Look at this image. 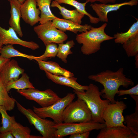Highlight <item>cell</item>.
Listing matches in <instances>:
<instances>
[{"mask_svg": "<svg viewBox=\"0 0 138 138\" xmlns=\"http://www.w3.org/2000/svg\"><path fill=\"white\" fill-rule=\"evenodd\" d=\"M19 65L17 61L12 59L9 61L0 72V76L4 85L19 79L20 75L24 72Z\"/></svg>", "mask_w": 138, "mask_h": 138, "instance_id": "obj_14", "label": "cell"}, {"mask_svg": "<svg viewBox=\"0 0 138 138\" xmlns=\"http://www.w3.org/2000/svg\"><path fill=\"white\" fill-rule=\"evenodd\" d=\"M10 131L0 133V138H14Z\"/></svg>", "mask_w": 138, "mask_h": 138, "instance_id": "obj_37", "label": "cell"}, {"mask_svg": "<svg viewBox=\"0 0 138 138\" xmlns=\"http://www.w3.org/2000/svg\"><path fill=\"white\" fill-rule=\"evenodd\" d=\"M138 34V20L135 22L126 32H117L113 35L115 43L122 44L131 38Z\"/></svg>", "mask_w": 138, "mask_h": 138, "instance_id": "obj_27", "label": "cell"}, {"mask_svg": "<svg viewBox=\"0 0 138 138\" xmlns=\"http://www.w3.org/2000/svg\"><path fill=\"white\" fill-rule=\"evenodd\" d=\"M51 6L58 8L60 11V14L64 19L70 20L78 24H81L82 19L85 15L76 9L73 10H68L61 6L54 0L52 1Z\"/></svg>", "mask_w": 138, "mask_h": 138, "instance_id": "obj_20", "label": "cell"}, {"mask_svg": "<svg viewBox=\"0 0 138 138\" xmlns=\"http://www.w3.org/2000/svg\"><path fill=\"white\" fill-rule=\"evenodd\" d=\"M36 0H26L21 5V17L27 24L33 26L39 21L40 11Z\"/></svg>", "mask_w": 138, "mask_h": 138, "instance_id": "obj_13", "label": "cell"}, {"mask_svg": "<svg viewBox=\"0 0 138 138\" xmlns=\"http://www.w3.org/2000/svg\"><path fill=\"white\" fill-rule=\"evenodd\" d=\"M3 43L2 41V39L0 37V51L3 47Z\"/></svg>", "mask_w": 138, "mask_h": 138, "instance_id": "obj_39", "label": "cell"}, {"mask_svg": "<svg viewBox=\"0 0 138 138\" xmlns=\"http://www.w3.org/2000/svg\"><path fill=\"white\" fill-rule=\"evenodd\" d=\"M0 37L3 45L17 44L33 50L39 48L38 44L34 42L25 41L20 39L16 31L10 27L6 29L0 26Z\"/></svg>", "mask_w": 138, "mask_h": 138, "instance_id": "obj_12", "label": "cell"}, {"mask_svg": "<svg viewBox=\"0 0 138 138\" xmlns=\"http://www.w3.org/2000/svg\"><path fill=\"white\" fill-rule=\"evenodd\" d=\"M45 72L47 77L56 84L71 87L81 93L84 92L88 88V86L82 85L78 83L76 81L77 78L74 76H56L47 72Z\"/></svg>", "mask_w": 138, "mask_h": 138, "instance_id": "obj_17", "label": "cell"}, {"mask_svg": "<svg viewBox=\"0 0 138 138\" xmlns=\"http://www.w3.org/2000/svg\"><path fill=\"white\" fill-rule=\"evenodd\" d=\"M107 25L105 23L98 27L91 26L89 30L77 34L76 40L78 43L82 44L80 51L83 54L90 55L95 53L100 49L102 43L114 39L105 32Z\"/></svg>", "mask_w": 138, "mask_h": 138, "instance_id": "obj_2", "label": "cell"}, {"mask_svg": "<svg viewBox=\"0 0 138 138\" xmlns=\"http://www.w3.org/2000/svg\"><path fill=\"white\" fill-rule=\"evenodd\" d=\"M10 60V59H6L0 55V72L5 65Z\"/></svg>", "mask_w": 138, "mask_h": 138, "instance_id": "obj_36", "label": "cell"}, {"mask_svg": "<svg viewBox=\"0 0 138 138\" xmlns=\"http://www.w3.org/2000/svg\"><path fill=\"white\" fill-rule=\"evenodd\" d=\"M62 120L65 123L90 122L92 121L91 113L85 102L78 98L65 108L63 113Z\"/></svg>", "mask_w": 138, "mask_h": 138, "instance_id": "obj_5", "label": "cell"}, {"mask_svg": "<svg viewBox=\"0 0 138 138\" xmlns=\"http://www.w3.org/2000/svg\"><path fill=\"white\" fill-rule=\"evenodd\" d=\"M123 72V68H119L116 72L108 70L90 75L88 78L103 85L104 88L101 90V96L113 103L116 102L115 96L120 86L127 88L130 85L132 86L134 85L133 81L126 77Z\"/></svg>", "mask_w": 138, "mask_h": 138, "instance_id": "obj_1", "label": "cell"}, {"mask_svg": "<svg viewBox=\"0 0 138 138\" xmlns=\"http://www.w3.org/2000/svg\"><path fill=\"white\" fill-rule=\"evenodd\" d=\"M52 24L57 28L64 32L70 31L75 33L86 31L90 29L91 25L87 24L82 25L72 21L57 17L52 20Z\"/></svg>", "mask_w": 138, "mask_h": 138, "instance_id": "obj_16", "label": "cell"}, {"mask_svg": "<svg viewBox=\"0 0 138 138\" xmlns=\"http://www.w3.org/2000/svg\"><path fill=\"white\" fill-rule=\"evenodd\" d=\"M0 55L6 59L16 57L27 58L30 60H35L36 56L24 53L15 49L12 45L7 44L3 46L0 51Z\"/></svg>", "mask_w": 138, "mask_h": 138, "instance_id": "obj_28", "label": "cell"}, {"mask_svg": "<svg viewBox=\"0 0 138 138\" xmlns=\"http://www.w3.org/2000/svg\"><path fill=\"white\" fill-rule=\"evenodd\" d=\"M90 131L70 135L69 138H88L89 137Z\"/></svg>", "mask_w": 138, "mask_h": 138, "instance_id": "obj_34", "label": "cell"}, {"mask_svg": "<svg viewBox=\"0 0 138 138\" xmlns=\"http://www.w3.org/2000/svg\"><path fill=\"white\" fill-rule=\"evenodd\" d=\"M75 94L68 93L53 104L49 106L40 108L33 107V110L40 118L52 119L56 124L63 122L62 115L67 106L72 101L75 97Z\"/></svg>", "mask_w": 138, "mask_h": 138, "instance_id": "obj_4", "label": "cell"}, {"mask_svg": "<svg viewBox=\"0 0 138 138\" xmlns=\"http://www.w3.org/2000/svg\"><path fill=\"white\" fill-rule=\"evenodd\" d=\"M16 103L18 110L26 117L31 125L34 126L43 138H55L56 129L53 126L56 124L53 121L40 118L33 110L26 108L16 100Z\"/></svg>", "mask_w": 138, "mask_h": 138, "instance_id": "obj_6", "label": "cell"}, {"mask_svg": "<svg viewBox=\"0 0 138 138\" xmlns=\"http://www.w3.org/2000/svg\"><path fill=\"white\" fill-rule=\"evenodd\" d=\"M97 138H138V135L134 133L127 126L106 127L101 129Z\"/></svg>", "mask_w": 138, "mask_h": 138, "instance_id": "obj_15", "label": "cell"}, {"mask_svg": "<svg viewBox=\"0 0 138 138\" xmlns=\"http://www.w3.org/2000/svg\"><path fill=\"white\" fill-rule=\"evenodd\" d=\"M117 94L118 96H120L124 95H138V84L132 88L126 90L119 89Z\"/></svg>", "mask_w": 138, "mask_h": 138, "instance_id": "obj_33", "label": "cell"}, {"mask_svg": "<svg viewBox=\"0 0 138 138\" xmlns=\"http://www.w3.org/2000/svg\"><path fill=\"white\" fill-rule=\"evenodd\" d=\"M75 45V43L73 40L68 41L64 44L63 43L59 44L56 56L64 63H66V59L69 55L73 54L71 49L74 47Z\"/></svg>", "mask_w": 138, "mask_h": 138, "instance_id": "obj_29", "label": "cell"}, {"mask_svg": "<svg viewBox=\"0 0 138 138\" xmlns=\"http://www.w3.org/2000/svg\"><path fill=\"white\" fill-rule=\"evenodd\" d=\"M135 101L136 107L134 112L126 115L124 118V121L129 128L134 134L138 135V96L130 95Z\"/></svg>", "mask_w": 138, "mask_h": 138, "instance_id": "obj_24", "label": "cell"}, {"mask_svg": "<svg viewBox=\"0 0 138 138\" xmlns=\"http://www.w3.org/2000/svg\"><path fill=\"white\" fill-rule=\"evenodd\" d=\"M59 4H64L72 6L75 7L79 12L88 16L90 23L92 24H98L100 20L98 18L94 17L86 10L85 6L88 3L86 2L80 3L75 0H54Z\"/></svg>", "mask_w": 138, "mask_h": 138, "instance_id": "obj_23", "label": "cell"}, {"mask_svg": "<svg viewBox=\"0 0 138 138\" xmlns=\"http://www.w3.org/2000/svg\"><path fill=\"white\" fill-rule=\"evenodd\" d=\"M88 88L84 93L75 90H73L78 98L84 101L90 110L92 115V121L94 122L105 123L102 117L103 111L110 102L106 99L100 98L102 94L96 85L90 83Z\"/></svg>", "mask_w": 138, "mask_h": 138, "instance_id": "obj_3", "label": "cell"}, {"mask_svg": "<svg viewBox=\"0 0 138 138\" xmlns=\"http://www.w3.org/2000/svg\"><path fill=\"white\" fill-rule=\"evenodd\" d=\"M122 47L129 57L138 54V34L123 43Z\"/></svg>", "mask_w": 138, "mask_h": 138, "instance_id": "obj_31", "label": "cell"}, {"mask_svg": "<svg viewBox=\"0 0 138 138\" xmlns=\"http://www.w3.org/2000/svg\"><path fill=\"white\" fill-rule=\"evenodd\" d=\"M33 29L45 46L51 43H63L68 38L67 34L57 28L51 20L35 26Z\"/></svg>", "mask_w": 138, "mask_h": 138, "instance_id": "obj_8", "label": "cell"}, {"mask_svg": "<svg viewBox=\"0 0 138 138\" xmlns=\"http://www.w3.org/2000/svg\"><path fill=\"white\" fill-rule=\"evenodd\" d=\"M135 59V64L136 66V68H138V54H136L134 56Z\"/></svg>", "mask_w": 138, "mask_h": 138, "instance_id": "obj_38", "label": "cell"}, {"mask_svg": "<svg viewBox=\"0 0 138 138\" xmlns=\"http://www.w3.org/2000/svg\"><path fill=\"white\" fill-rule=\"evenodd\" d=\"M138 4V0H131L128 1L112 4L94 3L90 6L95 12L100 21L107 22L108 19L107 14L109 12L117 11L121 7L129 5L131 6H136Z\"/></svg>", "mask_w": 138, "mask_h": 138, "instance_id": "obj_11", "label": "cell"}, {"mask_svg": "<svg viewBox=\"0 0 138 138\" xmlns=\"http://www.w3.org/2000/svg\"><path fill=\"white\" fill-rule=\"evenodd\" d=\"M10 131L15 138H43L42 136L31 135V130L28 127L23 126L16 120L12 124Z\"/></svg>", "mask_w": 138, "mask_h": 138, "instance_id": "obj_22", "label": "cell"}, {"mask_svg": "<svg viewBox=\"0 0 138 138\" xmlns=\"http://www.w3.org/2000/svg\"><path fill=\"white\" fill-rule=\"evenodd\" d=\"M106 127L105 123L91 121L84 123H65L56 124L55 138H62L72 134L82 133L92 130H101Z\"/></svg>", "mask_w": 138, "mask_h": 138, "instance_id": "obj_7", "label": "cell"}, {"mask_svg": "<svg viewBox=\"0 0 138 138\" xmlns=\"http://www.w3.org/2000/svg\"><path fill=\"white\" fill-rule=\"evenodd\" d=\"M88 3H94L96 2H99L100 3L107 4L108 3H115L117 0H85Z\"/></svg>", "mask_w": 138, "mask_h": 138, "instance_id": "obj_35", "label": "cell"}, {"mask_svg": "<svg viewBox=\"0 0 138 138\" xmlns=\"http://www.w3.org/2000/svg\"><path fill=\"white\" fill-rule=\"evenodd\" d=\"M45 46L46 49L43 54L40 56H36L35 59L44 61L48 58L54 57L56 56L58 46L56 43H51Z\"/></svg>", "mask_w": 138, "mask_h": 138, "instance_id": "obj_32", "label": "cell"}, {"mask_svg": "<svg viewBox=\"0 0 138 138\" xmlns=\"http://www.w3.org/2000/svg\"><path fill=\"white\" fill-rule=\"evenodd\" d=\"M40 11V24L52 21L57 17L52 12L50 8L52 0H36Z\"/></svg>", "mask_w": 138, "mask_h": 138, "instance_id": "obj_21", "label": "cell"}, {"mask_svg": "<svg viewBox=\"0 0 138 138\" xmlns=\"http://www.w3.org/2000/svg\"><path fill=\"white\" fill-rule=\"evenodd\" d=\"M22 75V76L20 78L10 82L6 85L8 92L12 89L19 90L35 88L30 81L28 75L24 73Z\"/></svg>", "mask_w": 138, "mask_h": 138, "instance_id": "obj_26", "label": "cell"}, {"mask_svg": "<svg viewBox=\"0 0 138 138\" xmlns=\"http://www.w3.org/2000/svg\"><path fill=\"white\" fill-rule=\"evenodd\" d=\"M9 1L10 6V17L9 20V24L19 36L22 37L23 34L20 24L21 17L20 7L21 4L17 0H10Z\"/></svg>", "mask_w": 138, "mask_h": 138, "instance_id": "obj_18", "label": "cell"}, {"mask_svg": "<svg viewBox=\"0 0 138 138\" xmlns=\"http://www.w3.org/2000/svg\"><path fill=\"white\" fill-rule=\"evenodd\" d=\"M37 62L40 69L56 76L67 77L73 76L74 74L60 67L57 63L53 61H46L37 59L34 60Z\"/></svg>", "mask_w": 138, "mask_h": 138, "instance_id": "obj_19", "label": "cell"}, {"mask_svg": "<svg viewBox=\"0 0 138 138\" xmlns=\"http://www.w3.org/2000/svg\"><path fill=\"white\" fill-rule=\"evenodd\" d=\"M6 86L0 76V106H4L7 111L13 110L16 100L8 95Z\"/></svg>", "mask_w": 138, "mask_h": 138, "instance_id": "obj_25", "label": "cell"}, {"mask_svg": "<svg viewBox=\"0 0 138 138\" xmlns=\"http://www.w3.org/2000/svg\"><path fill=\"white\" fill-rule=\"evenodd\" d=\"M17 92L27 99L34 101L42 107L50 106L60 98L57 94L50 89L40 91L34 88L17 90Z\"/></svg>", "mask_w": 138, "mask_h": 138, "instance_id": "obj_9", "label": "cell"}, {"mask_svg": "<svg viewBox=\"0 0 138 138\" xmlns=\"http://www.w3.org/2000/svg\"><path fill=\"white\" fill-rule=\"evenodd\" d=\"M10 0H8V1ZM21 4L23 3L26 0H17Z\"/></svg>", "mask_w": 138, "mask_h": 138, "instance_id": "obj_40", "label": "cell"}, {"mask_svg": "<svg viewBox=\"0 0 138 138\" xmlns=\"http://www.w3.org/2000/svg\"><path fill=\"white\" fill-rule=\"evenodd\" d=\"M7 111L4 106H0V113L1 115L2 125L0 127V133L10 131L12 124L16 120L15 117L9 116Z\"/></svg>", "mask_w": 138, "mask_h": 138, "instance_id": "obj_30", "label": "cell"}, {"mask_svg": "<svg viewBox=\"0 0 138 138\" xmlns=\"http://www.w3.org/2000/svg\"><path fill=\"white\" fill-rule=\"evenodd\" d=\"M126 107V105L122 101L117 100L114 103L108 104L104 109L102 114L106 127H126L123 123L124 118L123 113Z\"/></svg>", "mask_w": 138, "mask_h": 138, "instance_id": "obj_10", "label": "cell"}]
</instances>
